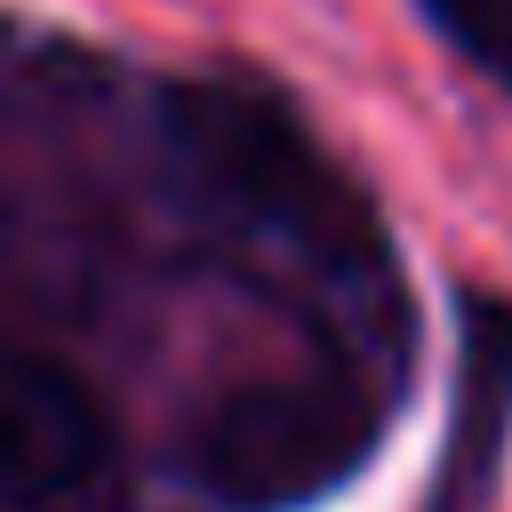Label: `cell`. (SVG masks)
<instances>
[{"mask_svg": "<svg viewBox=\"0 0 512 512\" xmlns=\"http://www.w3.org/2000/svg\"><path fill=\"white\" fill-rule=\"evenodd\" d=\"M120 432L96 384L56 352L0 368V512H120Z\"/></svg>", "mask_w": 512, "mask_h": 512, "instance_id": "3", "label": "cell"}, {"mask_svg": "<svg viewBox=\"0 0 512 512\" xmlns=\"http://www.w3.org/2000/svg\"><path fill=\"white\" fill-rule=\"evenodd\" d=\"M152 168L176 224L280 288L312 320L344 328L368 360L384 344V312L400 320L392 248L368 200L328 168L304 120L256 80H160L152 96Z\"/></svg>", "mask_w": 512, "mask_h": 512, "instance_id": "1", "label": "cell"}, {"mask_svg": "<svg viewBox=\"0 0 512 512\" xmlns=\"http://www.w3.org/2000/svg\"><path fill=\"white\" fill-rule=\"evenodd\" d=\"M416 16L448 56H464L488 88L512 96V0H416Z\"/></svg>", "mask_w": 512, "mask_h": 512, "instance_id": "5", "label": "cell"}, {"mask_svg": "<svg viewBox=\"0 0 512 512\" xmlns=\"http://www.w3.org/2000/svg\"><path fill=\"white\" fill-rule=\"evenodd\" d=\"M384 432L368 368H304L216 392L184 432V480L224 512H304L336 496Z\"/></svg>", "mask_w": 512, "mask_h": 512, "instance_id": "2", "label": "cell"}, {"mask_svg": "<svg viewBox=\"0 0 512 512\" xmlns=\"http://www.w3.org/2000/svg\"><path fill=\"white\" fill-rule=\"evenodd\" d=\"M512 448V296L456 288V384L432 464V512H480Z\"/></svg>", "mask_w": 512, "mask_h": 512, "instance_id": "4", "label": "cell"}]
</instances>
